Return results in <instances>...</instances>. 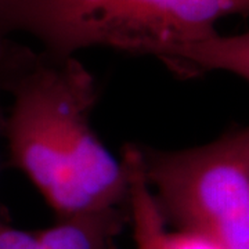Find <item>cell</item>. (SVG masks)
Returning a JSON list of instances; mask_svg holds the SVG:
<instances>
[{
    "label": "cell",
    "mask_w": 249,
    "mask_h": 249,
    "mask_svg": "<svg viewBox=\"0 0 249 249\" xmlns=\"http://www.w3.org/2000/svg\"><path fill=\"white\" fill-rule=\"evenodd\" d=\"M232 14H249V0H0V39L25 34L58 57L109 47L157 58Z\"/></svg>",
    "instance_id": "obj_2"
},
{
    "label": "cell",
    "mask_w": 249,
    "mask_h": 249,
    "mask_svg": "<svg viewBox=\"0 0 249 249\" xmlns=\"http://www.w3.org/2000/svg\"><path fill=\"white\" fill-rule=\"evenodd\" d=\"M157 58L181 78L224 71L249 82V32L234 36L216 32L199 40L170 47Z\"/></svg>",
    "instance_id": "obj_4"
},
{
    "label": "cell",
    "mask_w": 249,
    "mask_h": 249,
    "mask_svg": "<svg viewBox=\"0 0 249 249\" xmlns=\"http://www.w3.org/2000/svg\"><path fill=\"white\" fill-rule=\"evenodd\" d=\"M124 162L129 178V208L136 249H168V226L160 214L142 169L140 148L127 144Z\"/></svg>",
    "instance_id": "obj_6"
},
{
    "label": "cell",
    "mask_w": 249,
    "mask_h": 249,
    "mask_svg": "<svg viewBox=\"0 0 249 249\" xmlns=\"http://www.w3.org/2000/svg\"><path fill=\"white\" fill-rule=\"evenodd\" d=\"M0 249H43L36 231L18 229L0 208Z\"/></svg>",
    "instance_id": "obj_7"
},
{
    "label": "cell",
    "mask_w": 249,
    "mask_h": 249,
    "mask_svg": "<svg viewBox=\"0 0 249 249\" xmlns=\"http://www.w3.org/2000/svg\"><path fill=\"white\" fill-rule=\"evenodd\" d=\"M140 160L166 226L249 249V124L188 150L144 147Z\"/></svg>",
    "instance_id": "obj_3"
},
{
    "label": "cell",
    "mask_w": 249,
    "mask_h": 249,
    "mask_svg": "<svg viewBox=\"0 0 249 249\" xmlns=\"http://www.w3.org/2000/svg\"><path fill=\"white\" fill-rule=\"evenodd\" d=\"M4 94V90H3V70H1V62H0V137L3 136V129H4V118L6 114L3 111L1 107V96Z\"/></svg>",
    "instance_id": "obj_9"
},
{
    "label": "cell",
    "mask_w": 249,
    "mask_h": 249,
    "mask_svg": "<svg viewBox=\"0 0 249 249\" xmlns=\"http://www.w3.org/2000/svg\"><path fill=\"white\" fill-rule=\"evenodd\" d=\"M168 249H222L216 242L190 231H169L166 234Z\"/></svg>",
    "instance_id": "obj_8"
},
{
    "label": "cell",
    "mask_w": 249,
    "mask_h": 249,
    "mask_svg": "<svg viewBox=\"0 0 249 249\" xmlns=\"http://www.w3.org/2000/svg\"><path fill=\"white\" fill-rule=\"evenodd\" d=\"M10 165L27 176L60 217L129 205V178L98 140L90 115L96 80L73 57L0 39Z\"/></svg>",
    "instance_id": "obj_1"
},
{
    "label": "cell",
    "mask_w": 249,
    "mask_h": 249,
    "mask_svg": "<svg viewBox=\"0 0 249 249\" xmlns=\"http://www.w3.org/2000/svg\"><path fill=\"white\" fill-rule=\"evenodd\" d=\"M127 222L129 205L60 217L36 232L43 249H119L118 238Z\"/></svg>",
    "instance_id": "obj_5"
}]
</instances>
